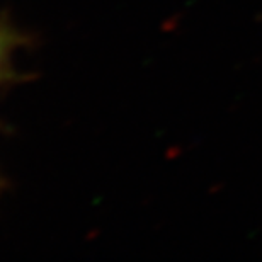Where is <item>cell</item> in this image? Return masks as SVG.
Masks as SVG:
<instances>
[{
	"instance_id": "6da1fadb",
	"label": "cell",
	"mask_w": 262,
	"mask_h": 262,
	"mask_svg": "<svg viewBox=\"0 0 262 262\" xmlns=\"http://www.w3.org/2000/svg\"><path fill=\"white\" fill-rule=\"evenodd\" d=\"M29 43L31 36L14 26L9 17L0 14V92L10 83H17L20 80L14 58L15 53L24 46H29Z\"/></svg>"
},
{
	"instance_id": "7a4b0ae2",
	"label": "cell",
	"mask_w": 262,
	"mask_h": 262,
	"mask_svg": "<svg viewBox=\"0 0 262 262\" xmlns=\"http://www.w3.org/2000/svg\"><path fill=\"white\" fill-rule=\"evenodd\" d=\"M4 191V179H2V176H0V192Z\"/></svg>"
}]
</instances>
